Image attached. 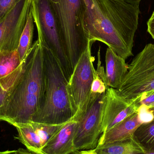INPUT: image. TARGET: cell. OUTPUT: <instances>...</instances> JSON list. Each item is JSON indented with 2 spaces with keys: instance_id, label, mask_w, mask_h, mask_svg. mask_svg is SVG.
I'll return each mask as SVG.
<instances>
[{
  "instance_id": "8",
  "label": "cell",
  "mask_w": 154,
  "mask_h": 154,
  "mask_svg": "<svg viewBox=\"0 0 154 154\" xmlns=\"http://www.w3.org/2000/svg\"><path fill=\"white\" fill-rule=\"evenodd\" d=\"M88 46L80 57L68 83V89L75 113L80 114L87 108L94 79V58L91 55V46Z\"/></svg>"
},
{
  "instance_id": "26",
  "label": "cell",
  "mask_w": 154,
  "mask_h": 154,
  "mask_svg": "<svg viewBox=\"0 0 154 154\" xmlns=\"http://www.w3.org/2000/svg\"><path fill=\"white\" fill-rule=\"evenodd\" d=\"M16 154H36L30 152L28 150L20 148L18 150H16Z\"/></svg>"
},
{
  "instance_id": "4",
  "label": "cell",
  "mask_w": 154,
  "mask_h": 154,
  "mask_svg": "<svg viewBox=\"0 0 154 154\" xmlns=\"http://www.w3.org/2000/svg\"><path fill=\"white\" fill-rule=\"evenodd\" d=\"M58 24L72 70L86 49L83 0H49Z\"/></svg>"
},
{
  "instance_id": "6",
  "label": "cell",
  "mask_w": 154,
  "mask_h": 154,
  "mask_svg": "<svg viewBox=\"0 0 154 154\" xmlns=\"http://www.w3.org/2000/svg\"><path fill=\"white\" fill-rule=\"evenodd\" d=\"M117 90L125 97L132 100L154 90V44H147L134 58Z\"/></svg>"
},
{
  "instance_id": "18",
  "label": "cell",
  "mask_w": 154,
  "mask_h": 154,
  "mask_svg": "<svg viewBox=\"0 0 154 154\" xmlns=\"http://www.w3.org/2000/svg\"><path fill=\"white\" fill-rule=\"evenodd\" d=\"M100 48L97 52V69H95L94 79L91 85L88 103L94 101L99 96L106 93L109 87L106 84L105 80V71L100 60Z\"/></svg>"
},
{
  "instance_id": "13",
  "label": "cell",
  "mask_w": 154,
  "mask_h": 154,
  "mask_svg": "<svg viewBox=\"0 0 154 154\" xmlns=\"http://www.w3.org/2000/svg\"><path fill=\"white\" fill-rule=\"evenodd\" d=\"M142 124L137 112L134 113L109 130L102 133L97 146L132 138L135 131Z\"/></svg>"
},
{
  "instance_id": "12",
  "label": "cell",
  "mask_w": 154,
  "mask_h": 154,
  "mask_svg": "<svg viewBox=\"0 0 154 154\" xmlns=\"http://www.w3.org/2000/svg\"><path fill=\"white\" fill-rule=\"evenodd\" d=\"M23 61L17 50L0 52V87L4 90L8 91L14 85L21 73Z\"/></svg>"
},
{
  "instance_id": "27",
  "label": "cell",
  "mask_w": 154,
  "mask_h": 154,
  "mask_svg": "<svg viewBox=\"0 0 154 154\" xmlns=\"http://www.w3.org/2000/svg\"><path fill=\"white\" fill-rule=\"evenodd\" d=\"M0 154H16V150L13 151H6L0 152Z\"/></svg>"
},
{
  "instance_id": "19",
  "label": "cell",
  "mask_w": 154,
  "mask_h": 154,
  "mask_svg": "<svg viewBox=\"0 0 154 154\" xmlns=\"http://www.w3.org/2000/svg\"><path fill=\"white\" fill-rule=\"evenodd\" d=\"M34 22L31 11L27 18L24 29L20 38L18 50L22 62L24 60L32 47L34 30Z\"/></svg>"
},
{
  "instance_id": "28",
  "label": "cell",
  "mask_w": 154,
  "mask_h": 154,
  "mask_svg": "<svg viewBox=\"0 0 154 154\" xmlns=\"http://www.w3.org/2000/svg\"><path fill=\"white\" fill-rule=\"evenodd\" d=\"M82 154H96L92 150H86V151H81Z\"/></svg>"
},
{
  "instance_id": "21",
  "label": "cell",
  "mask_w": 154,
  "mask_h": 154,
  "mask_svg": "<svg viewBox=\"0 0 154 154\" xmlns=\"http://www.w3.org/2000/svg\"><path fill=\"white\" fill-rule=\"evenodd\" d=\"M134 100L138 108L143 105L149 109L154 106V90L144 92Z\"/></svg>"
},
{
  "instance_id": "7",
  "label": "cell",
  "mask_w": 154,
  "mask_h": 154,
  "mask_svg": "<svg viewBox=\"0 0 154 154\" xmlns=\"http://www.w3.org/2000/svg\"><path fill=\"white\" fill-rule=\"evenodd\" d=\"M106 93L89 103L83 112L74 115L77 121L74 140L76 151L94 150L97 146L103 133Z\"/></svg>"
},
{
  "instance_id": "17",
  "label": "cell",
  "mask_w": 154,
  "mask_h": 154,
  "mask_svg": "<svg viewBox=\"0 0 154 154\" xmlns=\"http://www.w3.org/2000/svg\"><path fill=\"white\" fill-rule=\"evenodd\" d=\"M133 139L145 152L154 150V117L148 123L139 126L133 135Z\"/></svg>"
},
{
  "instance_id": "24",
  "label": "cell",
  "mask_w": 154,
  "mask_h": 154,
  "mask_svg": "<svg viewBox=\"0 0 154 154\" xmlns=\"http://www.w3.org/2000/svg\"><path fill=\"white\" fill-rule=\"evenodd\" d=\"M7 93V91L5 90L2 87H0V108L2 106L4 103Z\"/></svg>"
},
{
  "instance_id": "9",
  "label": "cell",
  "mask_w": 154,
  "mask_h": 154,
  "mask_svg": "<svg viewBox=\"0 0 154 154\" xmlns=\"http://www.w3.org/2000/svg\"><path fill=\"white\" fill-rule=\"evenodd\" d=\"M32 0H21L0 20V52L18 49Z\"/></svg>"
},
{
  "instance_id": "11",
  "label": "cell",
  "mask_w": 154,
  "mask_h": 154,
  "mask_svg": "<svg viewBox=\"0 0 154 154\" xmlns=\"http://www.w3.org/2000/svg\"><path fill=\"white\" fill-rule=\"evenodd\" d=\"M76 125L74 116L42 147V154H69L76 151L74 140Z\"/></svg>"
},
{
  "instance_id": "30",
  "label": "cell",
  "mask_w": 154,
  "mask_h": 154,
  "mask_svg": "<svg viewBox=\"0 0 154 154\" xmlns=\"http://www.w3.org/2000/svg\"><path fill=\"white\" fill-rule=\"evenodd\" d=\"M145 154H154V150L153 151H150V152H146Z\"/></svg>"
},
{
  "instance_id": "20",
  "label": "cell",
  "mask_w": 154,
  "mask_h": 154,
  "mask_svg": "<svg viewBox=\"0 0 154 154\" xmlns=\"http://www.w3.org/2000/svg\"><path fill=\"white\" fill-rule=\"evenodd\" d=\"M38 134L42 142V147L56 134L64 124L58 125H48L31 123Z\"/></svg>"
},
{
  "instance_id": "1",
  "label": "cell",
  "mask_w": 154,
  "mask_h": 154,
  "mask_svg": "<svg viewBox=\"0 0 154 154\" xmlns=\"http://www.w3.org/2000/svg\"><path fill=\"white\" fill-rule=\"evenodd\" d=\"M88 41H99L126 60L133 56L139 6L122 0H83Z\"/></svg>"
},
{
  "instance_id": "10",
  "label": "cell",
  "mask_w": 154,
  "mask_h": 154,
  "mask_svg": "<svg viewBox=\"0 0 154 154\" xmlns=\"http://www.w3.org/2000/svg\"><path fill=\"white\" fill-rule=\"evenodd\" d=\"M138 107L134 99L122 96L116 89L109 88L103 116V133L137 112Z\"/></svg>"
},
{
  "instance_id": "31",
  "label": "cell",
  "mask_w": 154,
  "mask_h": 154,
  "mask_svg": "<svg viewBox=\"0 0 154 154\" xmlns=\"http://www.w3.org/2000/svg\"><path fill=\"white\" fill-rule=\"evenodd\" d=\"M33 1H35V2H38L39 1H40V0H33Z\"/></svg>"
},
{
  "instance_id": "15",
  "label": "cell",
  "mask_w": 154,
  "mask_h": 154,
  "mask_svg": "<svg viewBox=\"0 0 154 154\" xmlns=\"http://www.w3.org/2000/svg\"><path fill=\"white\" fill-rule=\"evenodd\" d=\"M96 154H145L146 152L133 138L97 146Z\"/></svg>"
},
{
  "instance_id": "2",
  "label": "cell",
  "mask_w": 154,
  "mask_h": 154,
  "mask_svg": "<svg viewBox=\"0 0 154 154\" xmlns=\"http://www.w3.org/2000/svg\"><path fill=\"white\" fill-rule=\"evenodd\" d=\"M45 92L43 48L38 39L24 59L20 77L7 91L0 108V120L15 127L31 123L42 105Z\"/></svg>"
},
{
  "instance_id": "14",
  "label": "cell",
  "mask_w": 154,
  "mask_h": 154,
  "mask_svg": "<svg viewBox=\"0 0 154 154\" xmlns=\"http://www.w3.org/2000/svg\"><path fill=\"white\" fill-rule=\"evenodd\" d=\"M105 80L109 88L118 89L128 71L125 60L108 48L106 51Z\"/></svg>"
},
{
  "instance_id": "25",
  "label": "cell",
  "mask_w": 154,
  "mask_h": 154,
  "mask_svg": "<svg viewBox=\"0 0 154 154\" xmlns=\"http://www.w3.org/2000/svg\"><path fill=\"white\" fill-rule=\"evenodd\" d=\"M122 1H124L128 3L133 5L139 6L140 2L142 1V0H122Z\"/></svg>"
},
{
  "instance_id": "29",
  "label": "cell",
  "mask_w": 154,
  "mask_h": 154,
  "mask_svg": "<svg viewBox=\"0 0 154 154\" xmlns=\"http://www.w3.org/2000/svg\"><path fill=\"white\" fill-rule=\"evenodd\" d=\"M69 154H82L81 151H76Z\"/></svg>"
},
{
  "instance_id": "23",
  "label": "cell",
  "mask_w": 154,
  "mask_h": 154,
  "mask_svg": "<svg viewBox=\"0 0 154 154\" xmlns=\"http://www.w3.org/2000/svg\"><path fill=\"white\" fill-rule=\"evenodd\" d=\"M147 31L154 39V11L147 23Z\"/></svg>"
},
{
  "instance_id": "22",
  "label": "cell",
  "mask_w": 154,
  "mask_h": 154,
  "mask_svg": "<svg viewBox=\"0 0 154 154\" xmlns=\"http://www.w3.org/2000/svg\"><path fill=\"white\" fill-rule=\"evenodd\" d=\"M21 0H0V20Z\"/></svg>"
},
{
  "instance_id": "3",
  "label": "cell",
  "mask_w": 154,
  "mask_h": 154,
  "mask_svg": "<svg viewBox=\"0 0 154 154\" xmlns=\"http://www.w3.org/2000/svg\"><path fill=\"white\" fill-rule=\"evenodd\" d=\"M40 42L44 57L45 96L42 105L31 123L62 125L75 114L69 93L68 81L53 52L45 43Z\"/></svg>"
},
{
  "instance_id": "16",
  "label": "cell",
  "mask_w": 154,
  "mask_h": 154,
  "mask_svg": "<svg viewBox=\"0 0 154 154\" xmlns=\"http://www.w3.org/2000/svg\"><path fill=\"white\" fill-rule=\"evenodd\" d=\"M18 133L17 139L27 150L36 154H42L41 139L32 123L15 127Z\"/></svg>"
},
{
  "instance_id": "5",
  "label": "cell",
  "mask_w": 154,
  "mask_h": 154,
  "mask_svg": "<svg viewBox=\"0 0 154 154\" xmlns=\"http://www.w3.org/2000/svg\"><path fill=\"white\" fill-rule=\"evenodd\" d=\"M31 11L37 28L38 39L44 42L58 60L69 81L73 70L70 66L57 19L49 0H32Z\"/></svg>"
}]
</instances>
